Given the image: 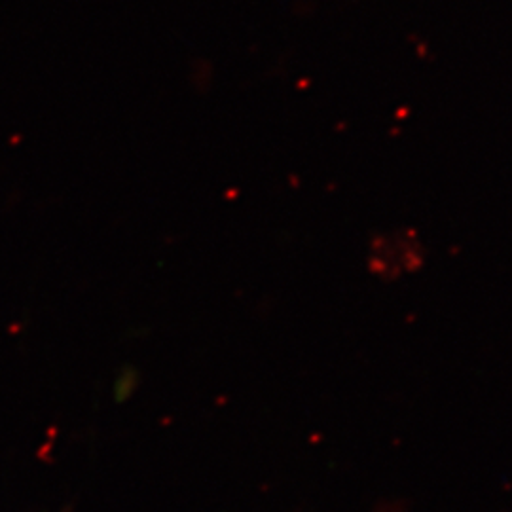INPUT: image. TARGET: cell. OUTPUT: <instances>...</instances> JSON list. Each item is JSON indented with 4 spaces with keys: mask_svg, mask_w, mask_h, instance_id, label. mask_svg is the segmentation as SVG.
<instances>
[{
    "mask_svg": "<svg viewBox=\"0 0 512 512\" xmlns=\"http://www.w3.org/2000/svg\"><path fill=\"white\" fill-rule=\"evenodd\" d=\"M427 260L429 249L420 232L408 226L378 230L366 241V272L382 283H397L420 274Z\"/></svg>",
    "mask_w": 512,
    "mask_h": 512,
    "instance_id": "1",
    "label": "cell"
}]
</instances>
